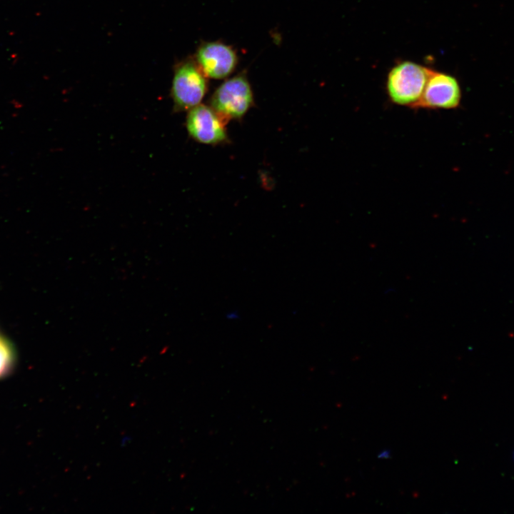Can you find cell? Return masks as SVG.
Returning a JSON list of instances; mask_svg holds the SVG:
<instances>
[{
  "mask_svg": "<svg viewBox=\"0 0 514 514\" xmlns=\"http://www.w3.org/2000/svg\"><path fill=\"white\" fill-rule=\"evenodd\" d=\"M226 122L210 105L200 104L188 110L186 126L188 135L206 145H221L228 142Z\"/></svg>",
  "mask_w": 514,
  "mask_h": 514,
  "instance_id": "cell-4",
  "label": "cell"
},
{
  "mask_svg": "<svg viewBox=\"0 0 514 514\" xmlns=\"http://www.w3.org/2000/svg\"><path fill=\"white\" fill-rule=\"evenodd\" d=\"M377 457L380 459H388L391 457L390 450L388 449H384L378 454Z\"/></svg>",
  "mask_w": 514,
  "mask_h": 514,
  "instance_id": "cell-8",
  "label": "cell"
},
{
  "mask_svg": "<svg viewBox=\"0 0 514 514\" xmlns=\"http://www.w3.org/2000/svg\"><path fill=\"white\" fill-rule=\"evenodd\" d=\"M254 104V96L249 81L244 74L224 81L213 93L211 108L226 123L241 120Z\"/></svg>",
  "mask_w": 514,
  "mask_h": 514,
  "instance_id": "cell-2",
  "label": "cell"
},
{
  "mask_svg": "<svg viewBox=\"0 0 514 514\" xmlns=\"http://www.w3.org/2000/svg\"><path fill=\"white\" fill-rule=\"evenodd\" d=\"M461 96V89L456 78L432 69L414 109H456L460 104Z\"/></svg>",
  "mask_w": 514,
  "mask_h": 514,
  "instance_id": "cell-5",
  "label": "cell"
},
{
  "mask_svg": "<svg viewBox=\"0 0 514 514\" xmlns=\"http://www.w3.org/2000/svg\"><path fill=\"white\" fill-rule=\"evenodd\" d=\"M208 89V78L196 61L187 60L175 69L171 97L177 111H188L200 104Z\"/></svg>",
  "mask_w": 514,
  "mask_h": 514,
  "instance_id": "cell-3",
  "label": "cell"
},
{
  "mask_svg": "<svg viewBox=\"0 0 514 514\" xmlns=\"http://www.w3.org/2000/svg\"><path fill=\"white\" fill-rule=\"evenodd\" d=\"M432 69L412 61L397 64L389 71L386 90L395 104L414 109Z\"/></svg>",
  "mask_w": 514,
  "mask_h": 514,
  "instance_id": "cell-1",
  "label": "cell"
},
{
  "mask_svg": "<svg viewBox=\"0 0 514 514\" xmlns=\"http://www.w3.org/2000/svg\"><path fill=\"white\" fill-rule=\"evenodd\" d=\"M12 360L11 347L3 338L0 337V377L9 371Z\"/></svg>",
  "mask_w": 514,
  "mask_h": 514,
  "instance_id": "cell-7",
  "label": "cell"
},
{
  "mask_svg": "<svg viewBox=\"0 0 514 514\" xmlns=\"http://www.w3.org/2000/svg\"><path fill=\"white\" fill-rule=\"evenodd\" d=\"M195 56L196 64L208 79H225L233 72L238 64L235 50L221 41L203 43Z\"/></svg>",
  "mask_w": 514,
  "mask_h": 514,
  "instance_id": "cell-6",
  "label": "cell"
}]
</instances>
